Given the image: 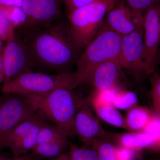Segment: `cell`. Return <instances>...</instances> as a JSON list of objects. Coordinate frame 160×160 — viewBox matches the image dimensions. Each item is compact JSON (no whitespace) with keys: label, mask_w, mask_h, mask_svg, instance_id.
I'll list each match as a JSON object with an SVG mask.
<instances>
[{"label":"cell","mask_w":160,"mask_h":160,"mask_svg":"<svg viewBox=\"0 0 160 160\" xmlns=\"http://www.w3.org/2000/svg\"><path fill=\"white\" fill-rule=\"evenodd\" d=\"M138 98L136 95L130 92H118L112 105L117 109L129 110L137 106Z\"/></svg>","instance_id":"ffe728a7"},{"label":"cell","mask_w":160,"mask_h":160,"mask_svg":"<svg viewBox=\"0 0 160 160\" xmlns=\"http://www.w3.org/2000/svg\"><path fill=\"white\" fill-rule=\"evenodd\" d=\"M99 117L112 126L127 130L125 119L112 104L92 106Z\"/></svg>","instance_id":"e0dca14e"},{"label":"cell","mask_w":160,"mask_h":160,"mask_svg":"<svg viewBox=\"0 0 160 160\" xmlns=\"http://www.w3.org/2000/svg\"><path fill=\"white\" fill-rule=\"evenodd\" d=\"M132 10L145 13L152 6L160 5V0H123Z\"/></svg>","instance_id":"cb8c5ba5"},{"label":"cell","mask_w":160,"mask_h":160,"mask_svg":"<svg viewBox=\"0 0 160 160\" xmlns=\"http://www.w3.org/2000/svg\"><path fill=\"white\" fill-rule=\"evenodd\" d=\"M142 131L154 140L155 143L160 140V115L153 112L149 122ZM154 143V144H155Z\"/></svg>","instance_id":"603a6c76"},{"label":"cell","mask_w":160,"mask_h":160,"mask_svg":"<svg viewBox=\"0 0 160 160\" xmlns=\"http://www.w3.org/2000/svg\"><path fill=\"white\" fill-rule=\"evenodd\" d=\"M110 137L96 139L92 144V148L97 153L100 160H118L116 153V147Z\"/></svg>","instance_id":"ac0fdd59"},{"label":"cell","mask_w":160,"mask_h":160,"mask_svg":"<svg viewBox=\"0 0 160 160\" xmlns=\"http://www.w3.org/2000/svg\"><path fill=\"white\" fill-rule=\"evenodd\" d=\"M62 0H24L22 8L26 20L18 28L22 38L62 18Z\"/></svg>","instance_id":"52a82bcc"},{"label":"cell","mask_w":160,"mask_h":160,"mask_svg":"<svg viewBox=\"0 0 160 160\" xmlns=\"http://www.w3.org/2000/svg\"><path fill=\"white\" fill-rule=\"evenodd\" d=\"M122 70L118 59L105 61L94 69L88 84L97 91L113 89L121 76Z\"/></svg>","instance_id":"5bb4252c"},{"label":"cell","mask_w":160,"mask_h":160,"mask_svg":"<svg viewBox=\"0 0 160 160\" xmlns=\"http://www.w3.org/2000/svg\"><path fill=\"white\" fill-rule=\"evenodd\" d=\"M24 0H0V5L22 7Z\"/></svg>","instance_id":"f1b7e54d"},{"label":"cell","mask_w":160,"mask_h":160,"mask_svg":"<svg viewBox=\"0 0 160 160\" xmlns=\"http://www.w3.org/2000/svg\"><path fill=\"white\" fill-rule=\"evenodd\" d=\"M3 48H4V47H3L2 46V42H1V40H0V51L3 49Z\"/></svg>","instance_id":"e575fe53"},{"label":"cell","mask_w":160,"mask_h":160,"mask_svg":"<svg viewBox=\"0 0 160 160\" xmlns=\"http://www.w3.org/2000/svg\"><path fill=\"white\" fill-rule=\"evenodd\" d=\"M137 152L123 146L116 147V153L118 160H135L136 152Z\"/></svg>","instance_id":"4316f807"},{"label":"cell","mask_w":160,"mask_h":160,"mask_svg":"<svg viewBox=\"0 0 160 160\" xmlns=\"http://www.w3.org/2000/svg\"><path fill=\"white\" fill-rule=\"evenodd\" d=\"M74 89L61 87L44 95H29L37 111L45 119L50 121L69 137L76 135L75 117L82 99Z\"/></svg>","instance_id":"3957f363"},{"label":"cell","mask_w":160,"mask_h":160,"mask_svg":"<svg viewBox=\"0 0 160 160\" xmlns=\"http://www.w3.org/2000/svg\"><path fill=\"white\" fill-rule=\"evenodd\" d=\"M74 129L85 146L91 145L96 139L109 137L111 133L106 131L95 115L93 114L86 100L82 99L76 113Z\"/></svg>","instance_id":"7c38bea8"},{"label":"cell","mask_w":160,"mask_h":160,"mask_svg":"<svg viewBox=\"0 0 160 160\" xmlns=\"http://www.w3.org/2000/svg\"><path fill=\"white\" fill-rule=\"evenodd\" d=\"M3 61L5 72L3 84L35 69L28 46L16 33L13 38L7 41L3 48Z\"/></svg>","instance_id":"ba28073f"},{"label":"cell","mask_w":160,"mask_h":160,"mask_svg":"<svg viewBox=\"0 0 160 160\" xmlns=\"http://www.w3.org/2000/svg\"><path fill=\"white\" fill-rule=\"evenodd\" d=\"M149 76L153 110L160 115V74L155 70Z\"/></svg>","instance_id":"7402d4cb"},{"label":"cell","mask_w":160,"mask_h":160,"mask_svg":"<svg viewBox=\"0 0 160 160\" xmlns=\"http://www.w3.org/2000/svg\"><path fill=\"white\" fill-rule=\"evenodd\" d=\"M6 95L0 107V151L5 141L17 126L37 111L29 95Z\"/></svg>","instance_id":"8992f818"},{"label":"cell","mask_w":160,"mask_h":160,"mask_svg":"<svg viewBox=\"0 0 160 160\" xmlns=\"http://www.w3.org/2000/svg\"><path fill=\"white\" fill-rule=\"evenodd\" d=\"M3 49L0 51V84L3 82L5 77V72L3 61Z\"/></svg>","instance_id":"f546056e"},{"label":"cell","mask_w":160,"mask_h":160,"mask_svg":"<svg viewBox=\"0 0 160 160\" xmlns=\"http://www.w3.org/2000/svg\"><path fill=\"white\" fill-rule=\"evenodd\" d=\"M96 1L97 0H62V5L66 8L67 14L73 10Z\"/></svg>","instance_id":"484cf974"},{"label":"cell","mask_w":160,"mask_h":160,"mask_svg":"<svg viewBox=\"0 0 160 160\" xmlns=\"http://www.w3.org/2000/svg\"><path fill=\"white\" fill-rule=\"evenodd\" d=\"M0 160H37L35 157L32 154H27L21 156H13L12 158H6L0 155Z\"/></svg>","instance_id":"83f0119b"},{"label":"cell","mask_w":160,"mask_h":160,"mask_svg":"<svg viewBox=\"0 0 160 160\" xmlns=\"http://www.w3.org/2000/svg\"><path fill=\"white\" fill-rule=\"evenodd\" d=\"M69 137L53 124L46 122L40 129L37 144L32 150L35 157L57 158L69 146Z\"/></svg>","instance_id":"8fae6325"},{"label":"cell","mask_w":160,"mask_h":160,"mask_svg":"<svg viewBox=\"0 0 160 160\" xmlns=\"http://www.w3.org/2000/svg\"><path fill=\"white\" fill-rule=\"evenodd\" d=\"M118 60L122 69L135 75H147L144 61L143 25L130 34L122 37Z\"/></svg>","instance_id":"9c48e42d"},{"label":"cell","mask_w":160,"mask_h":160,"mask_svg":"<svg viewBox=\"0 0 160 160\" xmlns=\"http://www.w3.org/2000/svg\"><path fill=\"white\" fill-rule=\"evenodd\" d=\"M53 160H70L69 153H64Z\"/></svg>","instance_id":"1f68e13d"},{"label":"cell","mask_w":160,"mask_h":160,"mask_svg":"<svg viewBox=\"0 0 160 160\" xmlns=\"http://www.w3.org/2000/svg\"><path fill=\"white\" fill-rule=\"evenodd\" d=\"M122 37L103 22L97 33L86 46L76 64L73 72L77 86L88 84L92 72L101 63L118 59Z\"/></svg>","instance_id":"7a4b0ae2"},{"label":"cell","mask_w":160,"mask_h":160,"mask_svg":"<svg viewBox=\"0 0 160 160\" xmlns=\"http://www.w3.org/2000/svg\"><path fill=\"white\" fill-rule=\"evenodd\" d=\"M144 13L132 10L120 0L106 14L104 22L122 37L130 34L143 25Z\"/></svg>","instance_id":"4fadbf2b"},{"label":"cell","mask_w":160,"mask_h":160,"mask_svg":"<svg viewBox=\"0 0 160 160\" xmlns=\"http://www.w3.org/2000/svg\"></svg>","instance_id":"d590c367"},{"label":"cell","mask_w":160,"mask_h":160,"mask_svg":"<svg viewBox=\"0 0 160 160\" xmlns=\"http://www.w3.org/2000/svg\"><path fill=\"white\" fill-rule=\"evenodd\" d=\"M120 0H97L67 14L75 42L84 50L97 33L106 14Z\"/></svg>","instance_id":"277c9868"},{"label":"cell","mask_w":160,"mask_h":160,"mask_svg":"<svg viewBox=\"0 0 160 160\" xmlns=\"http://www.w3.org/2000/svg\"><path fill=\"white\" fill-rule=\"evenodd\" d=\"M144 61L148 75L156 69L160 43V5L147 9L143 19Z\"/></svg>","instance_id":"30bf717a"},{"label":"cell","mask_w":160,"mask_h":160,"mask_svg":"<svg viewBox=\"0 0 160 160\" xmlns=\"http://www.w3.org/2000/svg\"><path fill=\"white\" fill-rule=\"evenodd\" d=\"M0 12L11 23L15 29L26 22V15L22 7L0 5Z\"/></svg>","instance_id":"d6986e66"},{"label":"cell","mask_w":160,"mask_h":160,"mask_svg":"<svg viewBox=\"0 0 160 160\" xmlns=\"http://www.w3.org/2000/svg\"><path fill=\"white\" fill-rule=\"evenodd\" d=\"M152 112L146 107L136 106L129 109L125 118L127 130L131 132L142 131L149 122Z\"/></svg>","instance_id":"2e32d148"},{"label":"cell","mask_w":160,"mask_h":160,"mask_svg":"<svg viewBox=\"0 0 160 160\" xmlns=\"http://www.w3.org/2000/svg\"><path fill=\"white\" fill-rule=\"evenodd\" d=\"M159 63L160 64V48L158 49L157 55V65Z\"/></svg>","instance_id":"d6a6232c"},{"label":"cell","mask_w":160,"mask_h":160,"mask_svg":"<svg viewBox=\"0 0 160 160\" xmlns=\"http://www.w3.org/2000/svg\"><path fill=\"white\" fill-rule=\"evenodd\" d=\"M21 39L28 46L35 69L46 73L71 72L83 51L75 42L69 22L62 18Z\"/></svg>","instance_id":"6da1fadb"},{"label":"cell","mask_w":160,"mask_h":160,"mask_svg":"<svg viewBox=\"0 0 160 160\" xmlns=\"http://www.w3.org/2000/svg\"><path fill=\"white\" fill-rule=\"evenodd\" d=\"M110 138L117 142L119 146L138 152L147 149L155 143L151 137L142 131L121 134L112 133Z\"/></svg>","instance_id":"9a60e30c"},{"label":"cell","mask_w":160,"mask_h":160,"mask_svg":"<svg viewBox=\"0 0 160 160\" xmlns=\"http://www.w3.org/2000/svg\"><path fill=\"white\" fill-rule=\"evenodd\" d=\"M3 99H4V98L0 96V107H1Z\"/></svg>","instance_id":"836d02e7"},{"label":"cell","mask_w":160,"mask_h":160,"mask_svg":"<svg viewBox=\"0 0 160 160\" xmlns=\"http://www.w3.org/2000/svg\"><path fill=\"white\" fill-rule=\"evenodd\" d=\"M15 35V32L12 24L0 12V40L7 42Z\"/></svg>","instance_id":"d4e9b609"},{"label":"cell","mask_w":160,"mask_h":160,"mask_svg":"<svg viewBox=\"0 0 160 160\" xmlns=\"http://www.w3.org/2000/svg\"><path fill=\"white\" fill-rule=\"evenodd\" d=\"M147 149L152 152L160 153V140Z\"/></svg>","instance_id":"4dcf8cb0"},{"label":"cell","mask_w":160,"mask_h":160,"mask_svg":"<svg viewBox=\"0 0 160 160\" xmlns=\"http://www.w3.org/2000/svg\"><path fill=\"white\" fill-rule=\"evenodd\" d=\"M77 87L73 72L51 74L32 71L3 84L2 91L4 94L41 96L61 87Z\"/></svg>","instance_id":"5b68a950"},{"label":"cell","mask_w":160,"mask_h":160,"mask_svg":"<svg viewBox=\"0 0 160 160\" xmlns=\"http://www.w3.org/2000/svg\"><path fill=\"white\" fill-rule=\"evenodd\" d=\"M69 153L70 160H100L97 153L93 148L88 146L78 147L69 143Z\"/></svg>","instance_id":"44dd1931"}]
</instances>
